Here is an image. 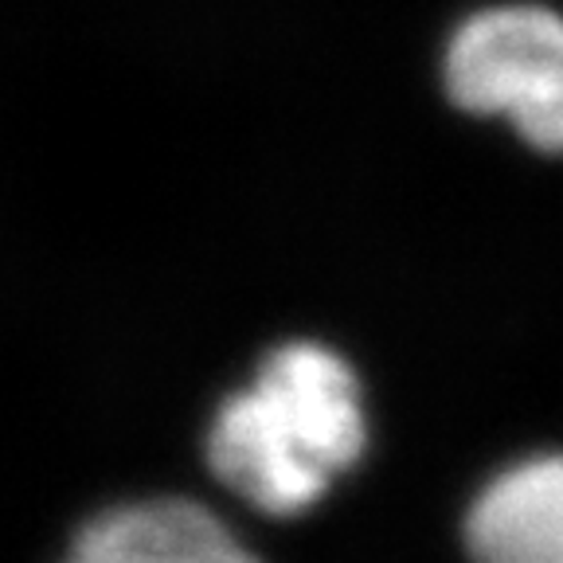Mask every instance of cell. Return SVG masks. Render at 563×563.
Returning <instances> with one entry per match:
<instances>
[{"label": "cell", "instance_id": "7a4b0ae2", "mask_svg": "<svg viewBox=\"0 0 563 563\" xmlns=\"http://www.w3.org/2000/svg\"><path fill=\"white\" fill-rule=\"evenodd\" d=\"M446 90L470 114H501L544 153H563V16L485 9L446 47Z\"/></svg>", "mask_w": 563, "mask_h": 563}, {"label": "cell", "instance_id": "3957f363", "mask_svg": "<svg viewBox=\"0 0 563 563\" xmlns=\"http://www.w3.org/2000/svg\"><path fill=\"white\" fill-rule=\"evenodd\" d=\"M63 563H258V555L200 505L141 501L90 520Z\"/></svg>", "mask_w": 563, "mask_h": 563}, {"label": "cell", "instance_id": "277c9868", "mask_svg": "<svg viewBox=\"0 0 563 563\" xmlns=\"http://www.w3.org/2000/svg\"><path fill=\"white\" fill-rule=\"evenodd\" d=\"M474 563H563V454L493 477L466 520Z\"/></svg>", "mask_w": 563, "mask_h": 563}, {"label": "cell", "instance_id": "6da1fadb", "mask_svg": "<svg viewBox=\"0 0 563 563\" xmlns=\"http://www.w3.org/2000/svg\"><path fill=\"white\" fill-rule=\"evenodd\" d=\"M368 442L361 384L333 349L294 341L274 349L255 384L216 411L211 474L271 517L313 509L356 466Z\"/></svg>", "mask_w": 563, "mask_h": 563}]
</instances>
